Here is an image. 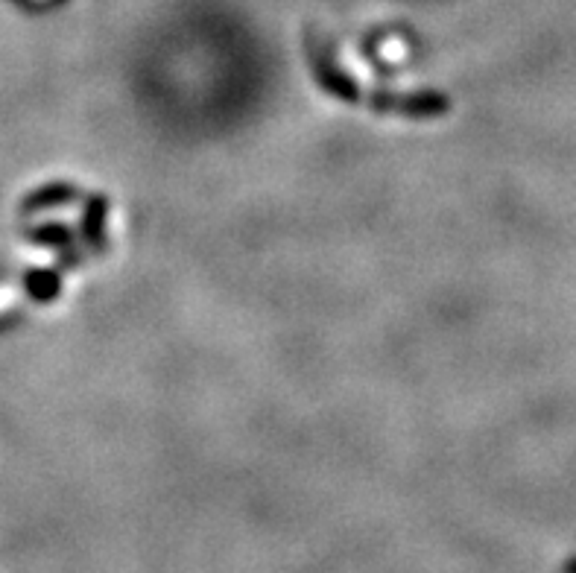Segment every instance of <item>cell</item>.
Returning a JSON list of instances; mask_svg holds the SVG:
<instances>
[{
	"instance_id": "1",
	"label": "cell",
	"mask_w": 576,
	"mask_h": 573,
	"mask_svg": "<svg viewBox=\"0 0 576 573\" xmlns=\"http://www.w3.org/2000/svg\"><path fill=\"white\" fill-rule=\"evenodd\" d=\"M24 290L33 302L50 305L62 293V269L59 267H36L24 275Z\"/></svg>"
},
{
	"instance_id": "2",
	"label": "cell",
	"mask_w": 576,
	"mask_h": 573,
	"mask_svg": "<svg viewBox=\"0 0 576 573\" xmlns=\"http://www.w3.org/2000/svg\"><path fill=\"white\" fill-rule=\"evenodd\" d=\"M106 214H109V199L106 196H91L85 205V217H82V234L88 240V246L100 255L106 252Z\"/></svg>"
},
{
	"instance_id": "3",
	"label": "cell",
	"mask_w": 576,
	"mask_h": 573,
	"mask_svg": "<svg viewBox=\"0 0 576 573\" xmlns=\"http://www.w3.org/2000/svg\"><path fill=\"white\" fill-rule=\"evenodd\" d=\"M74 199H79V191L74 185H47L39 188L36 193H30L24 199V214H36V211H47V208H59V205H71Z\"/></svg>"
},
{
	"instance_id": "4",
	"label": "cell",
	"mask_w": 576,
	"mask_h": 573,
	"mask_svg": "<svg viewBox=\"0 0 576 573\" xmlns=\"http://www.w3.org/2000/svg\"><path fill=\"white\" fill-rule=\"evenodd\" d=\"M27 240L41 243V246H56L62 249V255L74 252V234L65 229L62 223H50V226H41V229L27 231Z\"/></svg>"
},
{
	"instance_id": "5",
	"label": "cell",
	"mask_w": 576,
	"mask_h": 573,
	"mask_svg": "<svg viewBox=\"0 0 576 573\" xmlns=\"http://www.w3.org/2000/svg\"><path fill=\"white\" fill-rule=\"evenodd\" d=\"M568 573H576V559L571 562V565H568Z\"/></svg>"
}]
</instances>
